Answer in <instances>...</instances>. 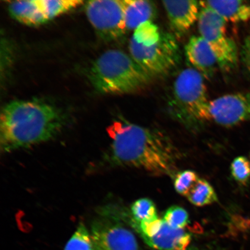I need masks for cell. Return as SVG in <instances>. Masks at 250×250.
Listing matches in <instances>:
<instances>
[{
    "instance_id": "6da1fadb",
    "label": "cell",
    "mask_w": 250,
    "mask_h": 250,
    "mask_svg": "<svg viewBox=\"0 0 250 250\" xmlns=\"http://www.w3.org/2000/svg\"><path fill=\"white\" fill-rule=\"evenodd\" d=\"M107 130L112 143L105 158L111 164L142 168L157 176L174 174L176 149L162 132L121 120Z\"/></svg>"
},
{
    "instance_id": "7a4b0ae2",
    "label": "cell",
    "mask_w": 250,
    "mask_h": 250,
    "mask_svg": "<svg viewBox=\"0 0 250 250\" xmlns=\"http://www.w3.org/2000/svg\"><path fill=\"white\" fill-rule=\"evenodd\" d=\"M60 109L40 101H18L3 108L0 120L1 151L27 148L54 138L65 125Z\"/></svg>"
},
{
    "instance_id": "3957f363",
    "label": "cell",
    "mask_w": 250,
    "mask_h": 250,
    "mask_svg": "<svg viewBox=\"0 0 250 250\" xmlns=\"http://www.w3.org/2000/svg\"><path fill=\"white\" fill-rule=\"evenodd\" d=\"M152 78L132 56L117 49L109 50L100 56L89 71L94 88L105 94L139 92L148 85Z\"/></svg>"
},
{
    "instance_id": "277c9868",
    "label": "cell",
    "mask_w": 250,
    "mask_h": 250,
    "mask_svg": "<svg viewBox=\"0 0 250 250\" xmlns=\"http://www.w3.org/2000/svg\"><path fill=\"white\" fill-rule=\"evenodd\" d=\"M129 48L134 60L152 77L167 74L181 61L176 37L151 21L134 30Z\"/></svg>"
},
{
    "instance_id": "5b68a950",
    "label": "cell",
    "mask_w": 250,
    "mask_h": 250,
    "mask_svg": "<svg viewBox=\"0 0 250 250\" xmlns=\"http://www.w3.org/2000/svg\"><path fill=\"white\" fill-rule=\"evenodd\" d=\"M204 77L192 68L178 75L173 83L168 109L176 120L190 128L208 122V101Z\"/></svg>"
},
{
    "instance_id": "8992f818",
    "label": "cell",
    "mask_w": 250,
    "mask_h": 250,
    "mask_svg": "<svg viewBox=\"0 0 250 250\" xmlns=\"http://www.w3.org/2000/svg\"><path fill=\"white\" fill-rule=\"evenodd\" d=\"M226 24L211 9L201 6L198 20L200 36L214 52L218 67L224 73H229L238 65L239 54L236 42L227 36Z\"/></svg>"
},
{
    "instance_id": "52a82bcc",
    "label": "cell",
    "mask_w": 250,
    "mask_h": 250,
    "mask_svg": "<svg viewBox=\"0 0 250 250\" xmlns=\"http://www.w3.org/2000/svg\"><path fill=\"white\" fill-rule=\"evenodd\" d=\"M87 18L98 35L110 42L127 32L125 20V0H95L86 2Z\"/></svg>"
},
{
    "instance_id": "ba28073f",
    "label": "cell",
    "mask_w": 250,
    "mask_h": 250,
    "mask_svg": "<svg viewBox=\"0 0 250 250\" xmlns=\"http://www.w3.org/2000/svg\"><path fill=\"white\" fill-rule=\"evenodd\" d=\"M90 234L94 250H139L132 231L108 214L93 222Z\"/></svg>"
},
{
    "instance_id": "9c48e42d",
    "label": "cell",
    "mask_w": 250,
    "mask_h": 250,
    "mask_svg": "<svg viewBox=\"0 0 250 250\" xmlns=\"http://www.w3.org/2000/svg\"><path fill=\"white\" fill-rule=\"evenodd\" d=\"M250 121V90L228 94L210 101L208 122L232 127Z\"/></svg>"
},
{
    "instance_id": "30bf717a",
    "label": "cell",
    "mask_w": 250,
    "mask_h": 250,
    "mask_svg": "<svg viewBox=\"0 0 250 250\" xmlns=\"http://www.w3.org/2000/svg\"><path fill=\"white\" fill-rule=\"evenodd\" d=\"M135 226L146 243L157 250H186L191 240L184 229H174L158 217Z\"/></svg>"
},
{
    "instance_id": "8fae6325",
    "label": "cell",
    "mask_w": 250,
    "mask_h": 250,
    "mask_svg": "<svg viewBox=\"0 0 250 250\" xmlns=\"http://www.w3.org/2000/svg\"><path fill=\"white\" fill-rule=\"evenodd\" d=\"M168 21L175 35L181 37L186 34L198 21L201 5L199 1H162Z\"/></svg>"
},
{
    "instance_id": "7c38bea8",
    "label": "cell",
    "mask_w": 250,
    "mask_h": 250,
    "mask_svg": "<svg viewBox=\"0 0 250 250\" xmlns=\"http://www.w3.org/2000/svg\"><path fill=\"white\" fill-rule=\"evenodd\" d=\"M188 62L206 79L213 76L218 67L216 57L208 43L201 36L190 37L185 48Z\"/></svg>"
},
{
    "instance_id": "4fadbf2b",
    "label": "cell",
    "mask_w": 250,
    "mask_h": 250,
    "mask_svg": "<svg viewBox=\"0 0 250 250\" xmlns=\"http://www.w3.org/2000/svg\"><path fill=\"white\" fill-rule=\"evenodd\" d=\"M201 7L211 9L225 21L232 23L246 22L250 21V4L245 1H199Z\"/></svg>"
},
{
    "instance_id": "5bb4252c",
    "label": "cell",
    "mask_w": 250,
    "mask_h": 250,
    "mask_svg": "<svg viewBox=\"0 0 250 250\" xmlns=\"http://www.w3.org/2000/svg\"><path fill=\"white\" fill-rule=\"evenodd\" d=\"M157 15L155 3L148 0H125L126 30H135L140 25L154 20Z\"/></svg>"
},
{
    "instance_id": "9a60e30c",
    "label": "cell",
    "mask_w": 250,
    "mask_h": 250,
    "mask_svg": "<svg viewBox=\"0 0 250 250\" xmlns=\"http://www.w3.org/2000/svg\"><path fill=\"white\" fill-rule=\"evenodd\" d=\"M8 9L15 20L28 26H38L48 21L38 0L13 1L9 4Z\"/></svg>"
},
{
    "instance_id": "2e32d148",
    "label": "cell",
    "mask_w": 250,
    "mask_h": 250,
    "mask_svg": "<svg viewBox=\"0 0 250 250\" xmlns=\"http://www.w3.org/2000/svg\"><path fill=\"white\" fill-rule=\"evenodd\" d=\"M187 198L192 205L203 207L217 201L216 193L211 184L204 179H200Z\"/></svg>"
},
{
    "instance_id": "e0dca14e",
    "label": "cell",
    "mask_w": 250,
    "mask_h": 250,
    "mask_svg": "<svg viewBox=\"0 0 250 250\" xmlns=\"http://www.w3.org/2000/svg\"><path fill=\"white\" fill-rule=\"evenodd\" d=\"M38 1L47 21L69 11L83 3L78 0H38Z\"/></svg>"
},
{
    "instance_id": "ac0fdd59",
    "label": "cell",
    "mask_w": 250,
    "mask_h": 250,
    "mask_svg": "<svg viewBox=\"0 0 250 250\" xmlns=\"http://www.w3.org/2000/svg\"><path fill=\"white\" fill-rule=\"evenodd\" d=\"M134 224H139L158 217L154 203L147 198H142L134 202L130 208Z\"/></svg>"
},
{
    "instance_id": "d6986e66",
    "label": "cell",
    "mask_w": 250,
    "mask_h": 250,
    "mask_svg": "<svg viewBox=\"0 0 250 250\" xmlns=\"http://www.w3.org/2000/svg\"><path fill=\"white\" fill-rule=\"evenodd\" d=\"M64 250H94L91 234L85 225L83 223L79 225Z\"/></svg>"
},
{
    "instance_id": "ffe728a7",
    "label": "cell",
    "mask_w": 250,
    "mask_h": 250,
    "mask_svg": "<svg viewBox=\"0 0 250 250\" xmlns=\"http://www.w3.org/2000/svg\"><path fill=\"white\" fill-rule=\"evenodd\" d=\"M199 179L195 171L185 170L179 172L175 176V189L179 194L187 197Z\"/></svg>"
},
{
    "instance_id": "44dd1931",
    "label": "cell",
    "mask_w": 250,
    "mask_h": 250,
    "mask_svg": "<svg viewBox=\"0 0 250 250\" xmlns=\"http://www.w3.org/2000/svg\"><path fill=\"white\" fill-rule=\"evenodd\" d=\"M230 171L234 180L246 186L250 179V161L245 156H238L231 164Z\"/></svg>"
},
{
    "instance_id": "7402d4cb",
    "label": "cell",
    "mask_w": 250,
    "mask_h": 250,
    "mask_svg": "<svg viewBox=\"0 0 250 250\" xmlns=\"http://www.w3.org/2000/svg\"><path fill=\"white\" fill-rule=\"evenodd\" d=\"M164 221L174 229H183L189 222V215L183 208L178 206H171L166 211Z\"/></svg>"
},
{
    "instance_id": "603a6c76",
    "label": "cell",
    "mask_w": 250,
    "mask_h": 250,
    "mask_svg": "<svg viewBox=\"0 0 250 250\" xmlns=\"http://www.w3.org/2000/svg\"><path fill=\"white\" fill-rule=\"evenodd\" d=\"M240 56L243 65L250 75V35L247 36L244 41Z\"/></svg>"
}]
</instances>
